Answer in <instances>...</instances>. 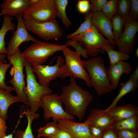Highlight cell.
<instances>
[{
    "mask_svg": "<svg viewBox=\"0 0 138 138\" xmlns=\"http://www.w3.org/2000/svg\"><path fill=\"white\" fill-rule=\"evenodd\" d=\"M71 77L70 84L63 88L60 97L65 111L72 116H76L81 121L93 97L88 91L77 85L75 78Z\"/></svg>",
    "mask_w": 138,
    "mask_h": 138,
    "instance_id": "6da1fadb",
    "label": "cell"
},
{
    "mask_svg": "<svg viewBox=\"0 0 138 138\" xmlns=\"http://www.w3.org/2000/svg\"><path fill=\"white\" fill-rule=\"evenodd\" d=\"M83 62L88 73V80L86 84L87 86L94 87L99 96L113 89L108 79L104 60L102 57H93L83 61Z\"/></svg>",
    "mask_w": 138,
    "mask_h": 138,
    "instance_id": "7a4b0ae2",
    "label": "cell"
},
{
    "mask_svg": "<svg viewBox=\"0 0 138 138\" xmlns=\"http://www.w3.org/2000/svg\"><path fill=\"white\" fill-rule=\"evenodd\" d=\"M25 67L26 75V86L24 89L30 110L36 113L41 107L40 100L44 95L52 94V90L49 87L40 85L37 81L31 64L25 61Z\"/></svg>",
    "mask_w": 138,
    "mask_h": 138,
    "instance_id": "3957f363",
    "label": "cell"
},
{
    "mask_svg": "<svg viewBox=\"0 0 138 138\" xmlns=\"http://www.w3.org/2000/svg\"><path fill=\"white\" fill-rule=\"evenodd\" d=\"M71 40L79 43L85 51L87 55L91 56L97 55L102 48L113 49L115 44L104 38L94 25Z\"/></svg>",
    "mask_w": 138,
    "mask_h": 138,
    "instance_id": "277c9868",
    "label": "cell"
},
{
    "mask_svg": "<svg viewBox=\"0 0 138 138\" xmlns=\"http://www.w3.org/2000/svg\"><path fill=\"white\" fill-rule=\"evenodd\" d=\"M70 46L60 45L37 41L21 52L25 60L31 65L42 64L56 52L63 51Z\"/></svg>",
    "mask_w": 138,
    "mask_h": 138,
    "instance_id": "5b68a950",
    "label": "cell"
},
{
    "mask_svg": "<svg viewBox=\"0 0 138 138\" xmlns=\"http://www.w3.org/2000/svg\"><path fill=\"white\" fill-rule=\"evenodd\" d=\"M9 63L12 65L10 74L12 78L9 83L20 99L21 102L27 106L28 102L26 95L24 91L26 86L24 80L23 69L25 67V60L21 54L19 49H18L14 55L7 57Z\"/></svg>",
    "mask_w": 138,
    "mask_h": 138,
    "instance_id": "8992f818",
    "label": "cell"
},
{
    "mask_svg": "<svg viewBox=\"0 0 138 138\" xmlns=\"http://www.w3.org/2000/svg\"><path fill=\"white\" fill-rule=\"evenodd\" d=\"M63 51L65 58V63L62 68L59 77L72 76L81 79L87 84L88 80V75L85 69L80 54L67 47Z\"/></svg>",
    "mask_w": 138,
    "mask_h": 138,
    "instance_id": "52a82bcc",
    "label": "cell"
},
{
    "mask_svg": "<svg viewBox=\"0 0 138 138\" xmlns=\"http://www.w3.org/2000/svg\"><path fill=\"white\" fill-rule=\"evenodd\" d=\"M28 30L45 40L54 39L57 40L63 32L55 19L47 21L39 22L23 17Z\"/></svg>",
    "mask_w": 138,
    "mask_h": 138,
    "instance_id": "ba28073f",
    "label": "cell"
},
{
    "mask_svg": "<svg viewBox=\"0 0 138 138\" xmlns=\"http://www.w3.org/2000/svg\"><path fill=\"white\" fill-rule=\"evenodd\" d=\"M41 107L43 109V117L45 120L53 118V122L57 123V120L64 119L73 120L74 116H72L64 110L62 107V102L60 96L56 94L45 95L41 97Z\"/></svg>",
    "mask_w": 138,
    "mask_h": 138,
    "instance_id": "9c48e42d",
    "label": "cell"
},
{
    "mask_svg": "<svg viewBox=\"0 0 138 138\" xmlns=\"http://www.w3.org/2000/svg\"><path fill=\"white\" fill-rule=\"evenodd\" d=\"M57 12L54 0H38L25 12L23 17L39 22L55 19Z\"/></svg>",
    "mask_w": 138,
    "mask_h": 138,
    "instance_id": "30bf717a",
    "label": "cell"
},
{
    "mask_svg": "<svg viewBox=\"0 0 138 138\" xmlns=\"http://www.w3.org/2000/svg\"><path fill=\"white\" fill-rule=\"evenodd\" d=\"M123 31L118 39L114 42L120 51L129 55L133 51L138 31V22L129 15Z\"/></svg>",
    "mask_w": 138,
    "mask_h": 138,
    "instance_id": "8fae6325",
    "label": "cell"
},
{
    "mask_svg": "<svg viewBox=\"0 0 138 138\" xmlns=\"http://www.w3.org/2000/svg\"><path fill=\"white\" fill-rule=\"evenodd\" d=\"M15 16L17 20V27L16 30L13 31L12 37L7 43L8 46L6 48L7 57L14 55L22 43L30 41L35 42L38 41L28 31L22 16L17 14Z\"/></svg>",
    "mask_w": 138,
    "mask_h": 138,
    "instance_id": "7c38bea8",
    "label": "cell"
},
{
    "mask_svg": "<svg viewBox=\"0 0 138 138\" xmlns=\"http://www.w3.org/2000/svg\"><path fill=\"white\" fill-rule=\"evenodd\" d=\"M65 61L60 56H57L56 63L54 65L42 64L31 65L32 70L38 76L39 84L41 85L49 87L51 81L59 77Z\"/></svg>",
    "mask_w": 138,
    "mask_h": 138,
    "instance_id": "4fadbf2b",
    "label": "cell"
},
{
    "mask_svg": "<svg viewBox=\"0 0 138 138\" xmlns=\"http://www.w3.org/2000/svg\"><path fill=\"white\" fill-rule=\"evenodd\" d=\"M57 123L60 128L67 132L74 138H93L90 133L89 125L84 122H75L64 119H58Z\"/></svg>",
    "mask_w": 138,
    "mask_h": 138,
    "instance_id": "5bb4252c",
    "label": "cell"
},
{
    "mask_svg": "<svg viewBox=\"0 0 138 138\" xmlns=\"http://www.w3.org/2000/svg\"><path fill=\"white\" fill-rule=\"evenodd\" d=\"M92 13L93 25L108 40L114 43L115 39L112 32L111 20L101 11H92Z\"/></svg>",
    "mask_w": 138,
    "mask_h": 138,
    "instance_id": "9a60e30c",
    "label": "cell"
},
{
    "mask_svg": "<svg viewBox=\"0 0 138 138\" xmlns=\"http://www.w3.org/2000/svg\"><path fill=\"white\" fill-rule=\"evenodd\" d=\"M30 6L29 0H4L1 5L0 16L7 15L13 17L19 14L23 16Z\"/></svg>",
    "mask_w": 138,
    "mask_h": 138,
    "instance_id": "2e32d148",
    "label": "cell"
},
{
    "mask_svg": "<svg viewBox=\"0 0 138 138\" xmlns=\"http://www.w3.org/2000/svg\"><path fill=\"white\" fill-rule=\"evenodd\" d=\"M115 121L104 110L94 109L91 110L89 115L85 122L104 130L112 126Z\"/></svg>",
    "mask_w": 138,
    "mask_h": 138,
    "instance_id": "e0dca14e",
    "label": "cell"
},
{
    "mask_svg": "<svg viewBox=\"0 0 138 138\" xmlns=\"http://www.w3.org/2000/svg\"><path fill=\"white\" fill-rule=\"evenodd\" d=\"M132 68L130 64L125 61H121L110 65L107 71L108 79L113 89L118 87L119 80L123 74H129Z\"/></svg>",
    "mask_w": 138,
    "mask_h": 138,
    "instance_id": "ac0fdd59",
    "label": "cell"
},
{
    "mask_svg": "<svg viewBox=\"0 0 138 138\" xmlns=\"http://www.w3.org/2000/svg\"><path fill=\"white\" fill-rule=\"evenodd\" d=\"M138 83V66L131 75L129 79L121 84V87L118 95L111 105L105 110H108L117 105L120 99L124 96L134 91L137 87Z\"/></svg>",
    "mask_w": 138,
    "mask_h": 138,
    "instance_id": "d6986e66",
    "label": "cell"
},
{
    "mask_svg": "<svg viewBox=\"0 0 138 138\" xmlns=\"http://www.w3.org/2000/svg\"><path fill=\"white\" fill-rule=\"evenodd\" d=\"M20 117H22L25 115L28 120L27 125L24 131L18 130L15 131V138H35L32 133L31 125L33 120L39 118V115L36 113L31 112L28 107L23 105L21 106L20 111Z\"/></svg>",
    "mask_w": 138,
    "mask_h": 138,
    "instance_id": "ffe728a7",
    "label": "cell"
},
{
    "mask_svg": "<svg viewBox=\"0 0 138 138\" xmlns=\"http://www.w3.org/2000/svg\"><path fill=\"white\" fill-rule=\"evenodd\" d=\"M115 120L124 119L138 114V108L131 104L116 106L108 110H104Z\"/></svg>",
    "mask_w": 138,
    "mask_h": 138,
    "instance_id": "44dd1931",
    "label": "cell"
},
{
    "mask_svg": "<svg viewBox=\"0 0 138 138\" xmlns=\"http://www.w3.org/2000/svg\"><path fill=\"white\" fill-rule=\"evenodd\" d=\"M18 102L21 101L17 96H14L10 92L0 88V115L3 119L5 120L7 119L9 107Z\"/></svg>",
    "mask_w": 138,
    "mask_h": 138,
    "instance_id": "7402d4cb",
    "label": "cell"
},
{
    "mask_svg": "<svg viewBox=\"0 0 138 138\" xmlns=\"http://www.w3.org/2000/svg\"><path fill=\"white\" fill-rule=\"evenodd\" d=\"M13 19V17L7 15L4 16L3 23L0 29V54H7V51L5 46V38L8 31L13 32L15 31V26L14 23L12 22Z\"/></svg>",
    "mask_w": 138,
    "mask_h": 138,
    "instance_id": "603a6c76",
    "label": "cell"
},
{
    "mask_svg": "<svg viewBox=\"0 0 138 138\" xmlns=\"http://www.w3.org/2000/svg\"><path fill=\"white\" fill-rule=\"evenodd\" d=\"M118 131L122 130H129L136 131L138 128V114L127 118L115 120L112 126Z\"/></svg>",
    "mask_w": 138,
    "mask_h": 138,
    "instance_id": "cb8c5ba5",
    "label": "cell"
},
{
    "mask_svg": "<svg viewBox=\"0 0 138 138\" xmlns=\"http://www.w3.org/2000/svg\"><path fill=\"white\" fill-rule=\"evenodd\" d=\"M54 0L57 8L56 17L59 18L64 26L68 28L72 24L67 16L66 12L68 1L67 0Z\"/></svg>",
    "mask_w": 138,
    "mask_h": 138,
    "instance_id": "d4e9b609",
    "label": "cell"
},
{
    "mask_svg": "<svg viewBox=\"0 0 138 138\" xmlns=\"http://www.w3.org/2000/svg\"><path fill=\"white\" fill-rule=\"evenodd\" d=\"M111 21L115 41L118 39L121 35L124 29L126 19L117 13L113 17Z\"/></svg>",
    "mask_w": 138,
    "mask_h": 138,
    "instance_id": "484cf974",
    "label": "cell"
},
{
    "mask_svg": "<svg viewBox=\"0 0 138 138\" xmlns=\"http://www.w3.org/2000/svg\"><path fill=\"white\" fill-rule=\"evenodd\" d=\"M92 11L89 10L84 18V21L80 25L79 28L74 32L68 34L66 38L72 39L74 37L83 33L93 26L91 21Z\"/></svg>",
    "mask_w": 138,
    "mask_h": 138,
    "instance_id": "4316f807",
    "label": "cell"
},
{
    "mask_svg": "<svg viewBox=\"0 0 138 138\" xmlns=\"http://www.w3.org/2000/svg\"><path fill=\"white\" fill-rule=\"evenodd\" d=\"M102 51L106 52L107 53L110 60V65H112L121 61H125L130 59L129 55L110 48H102Z\"/></svg>",
    "mask_w": 138,
    "mask_h": 138,
    "instance_id": "83f0119b",
    "label": "cell"
},
{
    "mask_svg": "<svg viewBox=\"0 0 138 138\" xmlns=\"http://www.w3.org/2000/svg\"><path fill=\"white\" fill-rule=\"evenodd\" d=\"M60 128L57 123L53 121L49 122L45 126L38 130V137L48 138L55 134Z\"/></svg>",
    "mask_w": 138,
    "mask_h": 138,
    "instance_id": "f1b7e54d",
    "label": "cell"
},
{
    "mask_svg": "<svg viewBox=\"0 0 138 138\" xmlns=\"http://www.w3.org/2000/svg\"><path fill=\"white\" fill-rule=\"evenodd\" d=\"M10 65L6 63L5 59L0 60V88L10 92L14 90V89L12 87L6 85L5 80L6 72Z\"/></svg>",
    "mask_w": 138,
    "mask_h": 138,
    "instance_id": "f546056e",
    "label": "cell"
},
{
    "mask_svg": "<svg viewBox=\"0 0 138 138\" xmlns=\"http://www.w3.org/2000/svg\"><path fill=\"white\" fill-rule=\"evenodd\" d=\"M118 0H110L108 1L104 6L102 13L111 20L117 13V6Z\"/></svg>",
    "mask_w": 138,
    "mask_h": 138,
    "instance_id": "4dcf8cb0",
    "label": "cell"
},
{
    "mask_svg": "<svg viewBox=\"0 0 138 138\" xmlns=\"http://www.w3.org/2000/svg\"><path fill=\"white\" fill-rule=\"evenodd\" d=\"M130 8V0H118L117 6V13L126 19L129 15Z\"/></svg>",
    "mask_w": 138,
    "mask_h": 138,
    "instance_id": "1f68e13d",
    "label": "cell"
},
{
    "mask_svg": "<svg viewBox=\"0 0 138 138\" xmlns=\"http://www.w3.org/2000/svg\"><path fill=\"white\" fill-rule=\"evenodd\" d=\"M107 0H91L90 1V10L93 12L101 11Z\"/></svg>",
    "mask_w": 138,
    "mask_h": 138,
    "instance_id": "d6a6232c",
    "label": "cell"
},
{
    "mask_svg": "<svg viewBox=\"0 0 138 138\" xmlns=\"http://www.w3.org/2000/svg\"><path fill=\"white\" fill-rule=\"evenodd\" d=\"M90 1L87 0L77 1V7L78 10L80 13H87L90 9Z\"/></svg>",
    "mask_w": 138,
    "mask_h": 138,
    "instance_id": "836d02e7",
    "label": "cell"
},
{
    "mask_svg": "<svg viewBox=\"0 0 138 138\" xmlns=\"http://www.w3.org/2000/svg\"><path fill=\"white\" fill-rule=\"evenodd\" d=\"M118 131L113 126L103 130L100 138H119Z\"/></svg>",
    "mask_w": 138,
    "mask_h": 138,
    "instance_id": "e575fe53",
    "label": "cell"
},
{
    "mask_svg": "<svg viewBox=\"0 0 138 138\" xmlns=\"http://www.w3.org/2000/svg\"><path fill=\"white\" fill-rule=\"evenodd\" d=\"M66 43L70 46L73 47L76 49V51L79 53L84 59L88 58V55L79 43L72 40H69L66 41Z\"/></svg>",
    "mask_w": 138,
    "mask_h": 138,
    "instance_id": "d590c367",
    "label": "cell"
},
{
    "mask_svg": "<svg viewBox=\"0 0 138 138\" xmlns=\"http://www.w3.org/2000/svg\"><path fill=\"white\" fill-rule=\"evenodd\" d=\"M119 136L122 138H138L137 131L129 130H122L118 131Z\"/></svg>",
    "mask_w": 138,
    "mask_h": 138,
    "instance_id": "8d00e7d4",
    "label": "cell"
},
{
    "mask_svg": "<svg viewBox=\"0 0 138 138\" xmlns=\"http://www.w3.org/2000/svg\"><path fill=\"white\" fill-rule=\"evenodd\" d=\"M131 8L129 15L135 20L138 19V0H131Z\"/></svg>",
    "mask_w": 138,
    "mask_h": 138,
    "instance_id": "74e56055",
    "label": "cell"
},
{
    "mask_svg": "<svg viewBox=\"0 0 138 138\" xmlns=\"http://www.w3.org/2000/svg\"><path fill=\"white\" fill-rule=\"evenodd\" d=\"M89 125V129L93 138H100L103 130L96 126Z\"/></svg>",
    "mask_w": 138,
    "mask_h": 138,
    "instance_id": "f35d334b",
    "label": "cell"
},
{
    "mask_svg": "<svg viewBox=\"0 0 138 138\" xmlns=\"http://www.w3.org/2000/svg\"><path fill=\"white\" fill-rule=\"evenodd\" d=\"M48 138H74L67 132L60 128L55 134Z\"/></svg>",
    "mask_w": 138,
    "mask_h": 138,
    "instance_id": "ab89813d",
    "label": "cell"
},
{
    "mask_svg": "<svg viewBox=\"0 0 138 138\" xmlns=\"http://www.w3.org/2000/svg\"><path fill=\"white\" fill-rule=\"evenodd\" d=\"M7 129L5 120L2 118L0 115V138H3L7 135Z\"/></svg>",
    "mask_w": 138,
    "mask_h": 138,
    "instance_id": "60d3db41",
    "label": "cell"
},
{
    "mask_svg": "<svg viewBox=\"0 0 138 138\" xmlns=\"http://www.w3.org/2000/svg\"><path fill=\"white\" fill-rule=\"evenodd\" d=\"M19 123H17V125H16L15 128L13 132L10 134H9L8 135L5 136L3 138H13V135L14 133L15 132L16 128H17Z\"/></svg>",
    "mask_w": 138,
    "mask_h": 138,
    "instance_id": "b9f144b4",
    "label": "cell"
},
{
    "mask_svg": "<svg viewBox=\"0 0 138 138\" xmlns=\"http://www.w3.org/2000/svg\"><path fill=\"white\" fill-rule=\"evenodd\" d=\"M38 0H29L30 6L36 4L38 2Z\"/></svg>",
    "mask_w": 138,
    "mask_h": 138,
    "instance_id": "7bdbcfd3",
    "label": "cell"
},
{
    "mask_svg": "<svg viewBox=\"0 0 138 138\" xmlns=\"http://www.w3.org/2000/svg\"><path fill=\"white\" fill-rule=\"evenodd\" d=\"M6 56V54H0V60L5 59Z\"/></svg>",
    "mask_w": 138,
    "mask_h": 138,
    "instance_id": "ee69618b",
    "label": "cell"
},
{
    "mask_svg": "<svg viewBox=\"0 0 138 138\" xmlns=\"http://www.w3.org/2000/svg\"><path fill=\"white\" fill-rule=\"evenodd\" d=\"M136 54L137 56H138V50L137 49L136 51Z\"/></svg>",
    "mask_w": 138,
    "mask_h": 138,
    "instance_id": "f6af8a7d",
    "label": "cell"
},
{
    "mask_svg": "<svg viewBox=\"0 0 138 138\" xmlns=\"http://www.w3.org/2000/svg\"><path fill=\"white\" fill-rule=\"evenodd\" d=\"M119 138H122L121 137H120L119 136Z\"/></svg>",
    "mask_w": 138,
    "mask_h": 138,
    "instance_id": "bcb514c9",
    "label": "cell"
}]
</instances>
